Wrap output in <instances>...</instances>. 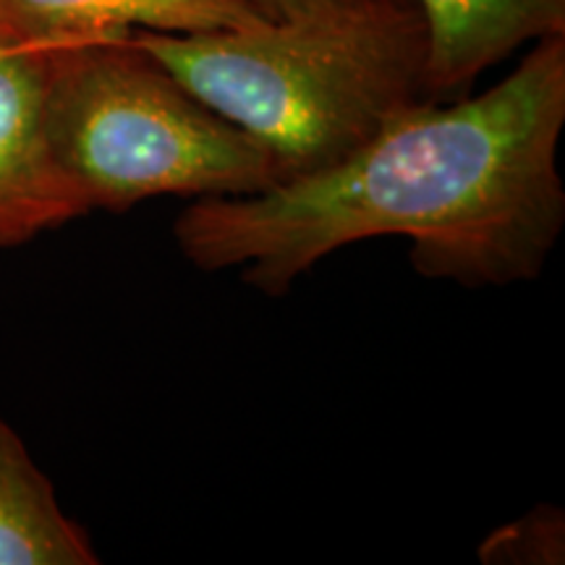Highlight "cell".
<instances>
[{
  "label": "cell",
  "instance_id": "cell-1",
  "mask_svg": "<svg viewBox=\"0 0 565 565\" xmlns=\"http://www.w3.org/2000/svg\"><path fill=\"white\" fill-rule=\"evenodd\" d=\"M563 126L557 34L482 95L414 103L333 166L254 194L200 196L175 217L173 242L196 270H236L267 296L380 236L408 238L424 278L463 288L536 280L565 225Z\"/></svg>",
  "mask_w": 565,
  "mask_h": 565
},
{
  "label": "cell",
  "instance_id": "cell-2",
  "mask_svg": "<svg viewBox=\"0 0 565 565\" xmlns=\"http://www.w3.org/2000/svg\"><path fill=\"white\" fill-rule=\"evenodd\" d=\"M129 40L263 145L282 181L343 160L424 100L427 34L414 0H356L200 34L139 30Z\"/></svg>",
  "mask_w": 565,
  "mask_h": 565
},
{
  "label": "cell",
  "instance_id": "cell-3",
  "mask_svg": "<svg viewBox=\"0 0 565 565\" xmlns=\"http://www.w3.org/2000/svg\"><path fill=\"white\" fill-rule=\"evenodd\" d=\"M45 134L92 210L154 196H236L282 181L278 162L126 38L51 47Z\"/></svg>",
  "mask_w": 565,
  "mask_h": 565
},
{
  "label": "cell",
  "instance_id": "cell-4",
  "mask_svg": "<svg viewBox=\"0 0 565 565\" xmlns=\"http://www.w3.org/2000/svg\"><path fill=\"white\" fill-rule=\"evenodd\" d=\"M51 47L0 42V246L92 212L63 173L45 134V87Z\"/></svg>",
  "mask_w": 565,
  "mask_h": 565
},
{
  "label": "cell",
  "instance_id": "cell-5",
  "mask_svg": "<svg viewBox=\"0 0 565 565\" xmlns=\"http://www.w3.org/2000/svg\"><path fill=\"white\" fill-rule=\"evenodd\" d=\"M427 34L424 100L461 95L529 42L565 34V0H414Z\"/></svg>",
  "mask_w": 565,
  "mask_h": 565
},
{
  "label": "cell",
  "instance_id": "cell-6",
  "mask_svg": "<svg viewBox=\"0 0 565 565\" xmlns=\"http://www.w3.org/2000/svg\"><path fill=\"white\" fill-rule=\"evenodd\" d=\"M246 0H0V38L58 47L131 32L200 34L259 21Z\"/></svg>",
  "mask_w": 565,
  "mask_h": 565
},
{
  "label": "cell",
  "instance_id": "cell-7",
  "mask_svg": "<svg viewBox=\"0 0 565 565\" xmlns=\"http://www.w3.org/2000/svg\"><path fill=\"white\" fill-rule=\"evenodd\" d=\"M17 429L0 419V565H97Z\"/></svg>",
  "mask_w": 565,
  "mask_h": 565
},
{
  "label": "cell",
  "instance_id": "cell-8",
  "mask_svg": "<svg viewBox=\"0 0 565 565\" xmlns=\"http://www.w3.org/2000/svg\"><path fill=\"white\" fill-rule=\"evenodd\" d=\"M487 565H561L565 563V513L555 505L532 511L487 534L479 545Z\"/></svg>",
  "mask_w": 565,
  "mask_h": 565
},
{
  "label": "cell",
  "instance_id": "cell-9",
  "mask_svg": "<svg viewBox=\"0 0 565 565\" xmlns=\"http://www.w3.org/2000/svg\"><path fill=\"white\" fill-rule=\"evenodd\" d=\"M259 17L265 19H288L299 13H312L320 9H333V6L356 3V0H246Z\"/></svg>",
  "mask_w": 565,
  "mask_h": 565
},
{
  "label": "cell",
  "instance_id": "cell-10",
  "mask_svg": "<svg viewBox=\"0 0 565 565\" xmlns=\"http://www.w3.org/2000/svg\"><path fill=\"white\" fill-rule=\"evenodd\" d=\"M0 42H9V40H6V38H0ZM13 42V40H11Z\"/></svg>",
  "mask_w": 565,
  "mask_h": 565
}]
</instances>
